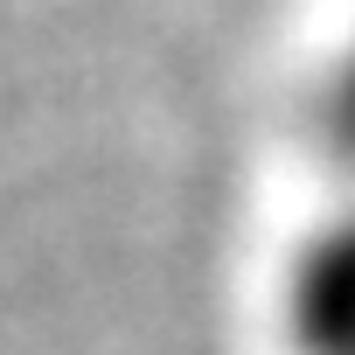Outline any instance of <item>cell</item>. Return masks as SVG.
Segmentation results:
<instances>
[{
	"label": "cell",
	"mask_w": 355,
	"mask_h": 355,
	"mask_svg": "<svg viewBox=\"0 0 355 355\" xmlns=\"http://www.w3.org/2000/svg\"><path fill=\"white\" fill-rule=\"evenodd\" d=\"M286 320H293L300 355H355V223L327 230L293 265Z\"/></svg>",
	"instance_id": "obj_1"
},
{
	"label": "cell",
	"mask_w": 355,
	"mask_h": 355,
	"mask_svg": "<svg viewBox=\"0 0 355 355\" xmlns=\"http://www.w3.org/2000/svg\"><path fill=\"white\" fill-rule=\"evenodd\" d=\"M334 139L355 153V56H348V70H341V84H334Z\"/></svg>",
	"instance_id": "obj_2"
}]
</instances>
